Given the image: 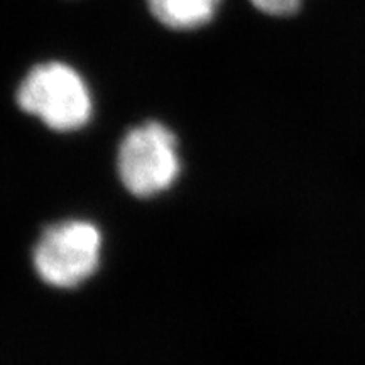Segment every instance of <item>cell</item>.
<instances>
[{
    "label": "cell",
    "mask_w": 365,
    "mask_h": 365,
    "mask_svg": "<svg viewBox=\"0 0 365 365\" xmlns=\"http://www.w3.org/2000/svg\"><path fill=\"white\" fill-rule=\"evenodd\" d=\"M102 237L93 223L61 222L46 228L34 247L36 272L48 284L73 287L88 279L100 261Z\"/></svg>",
    "instance_id": "cell-3"
},
{
    "label": "cell",
    "mask_w": 365,
    "mask_h": 365,
    "mask_svg": "<svg viewBox=\"0 0 365 365\" xmlns=\"http://www.w3.org/2000/svg\"><path fill=\"white\" fill-rule=\"evenodd\" d=\"M118 176L132 195L153 196L175 182L180 171L176 137L159 122L127 132L118 148Z\"/></svg>",
    "instance_id": "cell-2"
},
{
    "label": "cell",
    "mask_w": 365,
    "mask_h": 365,
    "mask_svg": "<svg viewBox=\"0 0 365 365\" xmlns=\"http://www.w3.org/2000/svg\"><path fill=\"white\" fill-rule=\"evenodd\" d=\"M255 9L269 16H291L298 11L301 6V0H250Z\"/></svg>",
    "instance_id": "cell-5"
},
{
    "label": "cell",
    "mask_w": 365,
    "mask_h": 365,
    "mask_svg": "<svg viewBox=\"0 0 365 365\" xmlns=\"http://www.w3.org/2000/svg\"><path fill=\"white\" fill-rule=\"evenodd\" d=\"M148 6L163 26L191 31L213 19L218 0H148Z\"/></svg>",
    "instance_id": "cell-4"
},
{
    "label": "cell",
    "mask_w": 365,
    "mask_h": 365,
    "mask_svg": "<svg viewBox=\"0 0 365 365\" xmlns=\"http://www.w3.org/2000/svg\"><path fill=\"white\" fill-rule=\"evenodd\" d=\"M17 103L58 132L81 129L91 117V97L83 78L71 66L56 61L27 73L17 90Z\"/></svg>",
    "instance_id": "cell-1"
}]
</instances>
